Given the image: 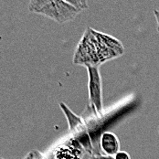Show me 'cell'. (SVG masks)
<instances>
[{"instance_id":"6da1fadb","label":"cell","mask_w":159,"mask_h":159,"mask_svg":"<svg viewBox=\"0 0 159 159\" xmlns=\"http://www.w3.org/2000/svg\"><path fill=\"white\" fill-rule=\"evenodd\" d=\"M80 12L79 9L64 0H58L48 4L37 13L47 16L59 24H62L73 20Z\"/></svg>"},{"instance_id":"7a4b0ae2","label":"cell","mask_w":159,"mask_h":159,"mask_svg":"<svg viewBox=\"0 0 159 159\" xmlns=\"http://www.w3.org/2000/svg\"><path fill=\"white\" fill-rule=\"evenodd\" d=\"M87 71L89 75L90 105L95 112L101 113L102 111V91L100 66H88Z\"/></svg>"},{"instance_id":"3957f363","label":"cell","mask_w":159,"mask_h":159,"mask_svg":"<svg viewBox=\"0 0 159 159\" xmlns=\"http://www.w3.org/2000/svg\"><path fill=\"white\" fill-rule=\"evenodd\" d=\"M102 150L106 156L114 157L120 151V142L116 134L111 132H104L100 140Z\"/></svg>"},{"instance_id":"277c9868","label":"cell","mask_w":159,"mask_h":159,"mask_svg":"<svg viewBox=\"0 0 159 159\" xmlns=\"http://www.w3.org/2000/svg\"><path fill=\"white\" fill-rule=\"evenodd\" d=\"M60 105H61V108L63 111L64 114H65V116H66V118L68 120L69 127H70V129L71 131L75 130L79 125H81V120H80V118L78 115L73 113L72 111L69 109V107L63 102H61Z\"/></svg>"},{"instance_id":"5b68a950","label":"cell","mask_w":159,"mask_h":159,"mask_svg":"<svg viewBox=\"0 0 159 159\" xmlns=\"http://www.w3.org/2000/svg\"><path fill=\"white\" fill-rule=\"evenodd\" d=\"M54 1H58V0H30L29 9L31 12L37 13L42 7H44L48 4L51 3V2H54Z\"/></svg>"},{"instance_id":"8992f818","label":"cell","mask_w":159,"mask_h":159,"mask_svg":"<svg viewBox=\"0 0 159 159\" xmlns=\"http://www.w3.org/2000/svg\"><path fill=\"white\" fill-rule=\"evenodd\" d=\"M65 2L69 3L70 5L73 6L80 11L86 10L89 6H88V0H64Z\"/></svg>"},{"instance_id":"52a82bcc","label":"cell","mask_w":159,"mask_h":159,"mask_svg":"<svg viewBox=\"0 0 159 159\" xmlns=\"http://www.w3.org/2000/svg\"><path fill=\"white\" fill-rule=\"evenodd\" d=\"M113 157L114 159H131L130 155L125 151H119Z\"/></svg>"},{"instance_id":"ba28073f","label":"cell","mask_w":159,"mask_h":159,"mask_svg":"<svg viewBox=\"0 0 159 159\" xmlns=\"http://www.w3.org/2000/svg\"><path fill=\"white\" fill-rule=\"evenodd\" d=\"M89 159H114L113 157L110 156H101V155H97V156H93Z\"/></svg>"},{"instance_id":"9c48e42d","label":"cell","mask_w":159,"mask_h":159,"mask_svg":"<svg viewBox=\"0 0 159 159\" xmlns=\"http://www.w3.org/2000/svg\"><path fill=\"white\" fill-rule=\"evenodd\" d=\"M154 16L156 17L157 21V30L159 33V10L158 9H154Z\"/></svg>"},{"instance_id":"30bf717a","label":"cell","mask_w":159,"mask_h":159,"mask_svg":"<svg viewBox=\"0 0 159 159\" xmlns=\"http://www.w3.org/2000/svg\"><path fill=\"white\" fill-rule=\"evenodd\" d=\"M0 159H4V158H0Z\"/></svg>"},{"instance_id":"8fae6325","label":"cell","mask_w":159,"mask_h":159,"mask_svg":"<svg viewBox=\"0 0 159 159\" xmlns=\"http://www.w3.org/2000/svg\"><path fill=\"white\" fill-rule=\"evenodd\" d=\"M158 132H159V130H158Z\"/></svg>"},{"instance_id":"7c38bea8","label":"cell","mask_w":159,"mask_h":159,"mask_svg":"<svg viewBox=\"0 0 159 159\" xmlns=\"http://www.w3.org/2000/svg\"><path fill=\"white\" fill-rule=\"evenodd\" d=\"M158 130H159V128H158Z\"/></svg>"}]
</instances>
